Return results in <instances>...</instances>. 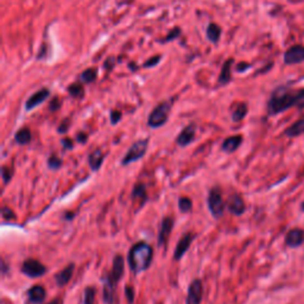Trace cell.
<instances>
[{
	"label": "cell",
	"mask_w": 304,
	"mask_h": 304,
	"mask_svg": "<svg viewBox=\"0 0 304 304\" xmlns=\"http://www.w3.org/2000/svg\"><path fill=\"white\" fill-rule=\"evenodd\" d=\"M152 258L153 250L151 246L144 242H139L134 243L128 252V266L134 275H138L150 267Z\"/></svg>",
	"instance_id": "6da1fadb"
},
{
	"label": "cell",
	"mask_w": 304,
	"mask_h": 304,
	"mask_svg": "<svg viewBox=\"0 0 304 304\" xmlns=\"http://www.w3.org/2000/svg\"><path fill=\"white\" fill-rule=\"evenodd\" d=\"M296 102V93L291 92L285 87H279L273 92L272 97L268 101V113L275 114L282 113L286 109L294 107Z\"/></svg>",
	"instance_id": "7a4b0ae2"
},
{
	"label": "cell",
	"mask_w": 304,
	"mask_h": 304,
	"mask_svg": "<svg viewBox=\"0 0 304 304\" xmlns=\"http://www.w3.org/2000/svg\"><path fill=\"white\" fill-rule=\"evenodd\" d=\"M226 204H224L223 199V191L219 187H214L210 189L209 194H208V208H209L210 213L215 219L221 218L223 214V210Z\"/></svg>",
	"instance_id": "3957f363"
},
{
	"label": "cell",
	"mask_w": 304,
	"mask_h": 304,
	"mask_svg": "<svg viewBox=\"0 0 304 304\" xmlns=\"http://www.w3.org/2000/svg\"><path fill=\"white\" fill-rule=\"evenodd\" d=\"M147 145H149V139H142V141L136 142L122 158V165H128L133 162L142 160L147 151Z\"/></svg>",
	"instance_id": "277c9868"
},
{
	"label": "cell",
	"mask_w": 304,
	"mask_h": 304,
	"mask_svg": "<svg viewBox=\"0 0 304 304\" xmlns=\"http://www.w3.org/2000/svg\"><path fill=\"white\" fill-rule=\"evenodd\" d=\"M170 109H171L170 102H163L161 103V105H158L149 116L147 124H149L150 127L157 128L165 124L166 120H168Z\"/></svg>",
	"instance_id": "5b68a950"
},
{
	"label": "cell",
	"mask_w": 304,
	"mask_h": 304,
	"mask_svg": "<svg viewBox=\"0 0 304 304\" xmlns=\"http://www.w3.org/2000/svg\"><path fill=\"white\" fill-rule=\"evenodd\" d=\"M21 272L30 278H38L45 275L46 267L36 259H26L21 265Z\"/></svg>",
	"instance_id": "8992f818"
},
{
	"label": "cell",
	"mask_w": 304,
	"mask_h": 304,
	"mask_svg": "<svg viewBox=\"0 0 304 304\" xmlns=\"http://www.w3.org/2000/svg\"><path fill=\"white\" fill-rule=\"evenodd\" d=\"M117 285L118 283L114 282L106 275L105 281H103V302L105 304H117L118 297H117Z\"/></svg>",
	"instance_id": "52a82bcc"
},
{
	"label": "cell",
	"mask_w": 304,
	"mask_h": 304,
	"mask_svg": "<svg viewBox=\"0 0 304 304\" xmlns=\"http://www.w3.org/2000/svg\"><path fill=\"white\" fill-rule=\"evenodd\" d=\"M203 296V286L200 279H194L189 285L187 295V304H201Z\"/></svg>",
	"instance_id": "ba28073f"
},
{
	"label": "cell",
	"mask_w": 304,
	"mask_h": 304,
	"mask_svg": "<svg viewBox=\"0 0 304 304\" xmlns=\"http://www.w3.org/2000/svg\"><path fill=\"white\" fill-rule=\"evenodd\" d=\"M172 228H174V219L170 218V216L164 218L161 223L160 232H158V245L160 246L166 245Z\"/></svg>",
	"instance_id": "9c48e42d"
},
{
	"label": "cell",
	"mask_w": 304,
	"mask_h": 304,
	"mask_svg": "<svg viewBox=\"0 0 304 304\" xmlns=\"http://www.w3.org/2000/svg\"><path fill=\"white\" fill-rule=\"evenodd\" d=\"M284 62L286 64H298V63L304 62V46L294 45L286 51L284 55Z\"/></svg>",
	"instance_id": "30bf717a"
},
{
	"label": "cell",
	"mask_w": 304,
	"mask_h": 304,
	"mask_svg": "<svg viewBox=\"0 0 304 304\" xmlns=\"http://www.w3.org/2000/svg\"><path fill=\"white\" fill-rule=\"evenodd\" d=\"M194 238H195V235H194L193 233H187V234H184L182 238H181L180 242L177 243L176 248H175L174 260H180L183 256H184L185 252L188 251L189 247H190Z\"/></svg>",
	"instance_id": "8fae6325"
},
{
	"label": "cell",
	"mask_w": 304,
	"mask_h": 304,
	"mask_svg": "<svg viewBox=\"0 0 304 304\" xmlns=\"http://www.w3.org/2000/svg\"><path fill=\"white\" fill-rule=\"evenodd\" d=\"M45 289L42 285H35L30 287L27 291L26 304H42L45 300Z\"/></svg>",
	"instance_id": "7c38bea8"
},
{
	"label": "cell",
	"mask_w": 304,
	"mask_h": 304,
	"mask_svg": "<svg viewBox=\"0 0 304 304\" xmlns=\"http://www.w3.org/2000/svg\"><path fill=\"white\" fill-rule=\"evenodd\" d=\"M227 207H228L229 212L234 215H242L246 209L243 197L238 195V194H234V195L229 197L228 201H227Z\"/></svg>",
	"instance_id": "4fadbf2b"
},
{
	"label": "cell",
	"mask_w": 304,
	"mask_h": 304,
	"mask_svg": "<svg viewBox=\"0 0 304 304\" xmlns=\"http://www.w3.org/2000/svg\"><path fill=\"white\" fill-rule=\"evenodd\" d=\"M304 243V231L301 228H294L287 232L285 237V243L289 247H298Z\"/></svg>",
	"instance_id": "5bb4252c"
},
{
	"label": "cell",
	"mask_w": 304,
	"mask_h": 304,
	"mask_svg": "<svg viewBox=\"0 0 304 304\" xmlns=\"http://www.w3.org/2000/svg\"><path fill=\"white\" fill-rule=\"evenodd\" d=\"M194 138H195V125L190 124L179 134V137H177L176 139V143L179 144L180 146L184 147L190 143H193Z\"/></svg>",
	"instance_id": "9a60e30c"
},
{
	"label": "cell",
	"mask_w": 304,
	"mask_h": 304,
	"mask_svg": "<svg viewBox=\"0 0 304 304\" xmlns=\"http://www.w3.org/2000/svg\"><path fill=\"white\" fill-rule=\"evenodd\" d=\"M122 275H124V258L122 256H116L113 260V266H112V271L108 273V277L113 279L114 282L119 283L122 279Z\"/></svg>",
	"instance_id": "2e32d148"
},
{
	"label": "cell",
	"mask_w": 304,
	"mask_h": 304,
	"mask_svg": "<svg viewBox=\"0 0 304 304\" xmlns=\"http://www.w3.org/2000/svg\"><path fill=\"white\" fill-rule=\"evenodd\" d=\"M74 268H75V265L74 264H69L67 265L61 272L57 273L55 276V281H56V284L59 286H64L69 283V281L73 277V273H74Z\"/></svg>",
	"instance_id": "e0dca14e"
},
{
	"label": "cell",
	"mask_w": 304,
	"mask_h": 304,
	"mask_svg": "<svg viewBox=\"0 0 304 304\" xmlns=\"http://www.w3.org/2000/svg\"><path fill=\"white\" fill-rule=\"evenodd\" d=\"M49 97V90L48 89H41L38 92L35 93L29 100L26 101V109L27 111H31L35 107H37L38 105H41L42 102H44L45 99Z\"/></svg>",
	"instance_id": "ac0fdd59"
},
{
	"label": "cell",
	"mask_w": 304,
	"mask_h": 304,
	"mask_svg": "<svg viewBox=\"0 0 304 304\" xmlns=\"http://www.w3.org/2000/svg\"><path fill=\"white\" fill-rule=\"evenodd\" d=\"M243 143V137L242 136H233L229 138L224 139L223 143V150L227 153H232L237 151L238 147L240 146Z\"/></svg>",
	"instance_id": "d6986e66"
},
{
	"label": "cell",
	"mask_w": 304,
	"mask_h": 304,
	"mask_svg": "<svg viewBox=\"0 0 304 304\" xmlns=\"http://www.w3.org/2000/svg\"><path fill=\"white\" fill-rule=\"evenodd\" d=\"M103 160H105V157H103V153L100 149L95 150V151H93L92 153H90L88 157V163H89L90 168H92V170H94V171L99 170L101 164H102Z\"/></svg>",
	"instance_id": "ffe728a7"
},
{
	"label": "cell",
	"mask_w": 304,
	"mask_h": 304,
	"mask_svg": "<svg viewBox=\"0 0 304 304\" xmlns=\"http://www.w3.org/2000/svg\"><path fill=\"white\" fill-rule=\"evenodd\" d=\"M303 133H304V117L301 118L300 120H297V122H294V124L285 130V134L287 137H290V138L298 137Z\"/></svg>",
	"instance_id": "44dd1931"
},
{
	"label": "cell",
	"mask_w": 304,
	"mask_h": 304,
	"mask_svg": "<svg viewBox=\"0 0 304 304\" xmlns=\"http://www.w3.org/2000/svg\"><path fill=\"white\" fill-rule=\"evenodd\" d=\"M132 197L134 200H138L141 204H144L145 201L147 200V193L146 188L144 184H137L132 190Z\"/></svg>",
	"instance_id": "7402d4cb"
},
{
	"label": "cell",
	"mask_w": 304,
	"mask_h": 304,
	"mask_svg": "<svg viewBox=\"0 0 304 304\" xmlns=\"http://www.w3.org/2000/svg\"><path fill=\"white\" fill-rule=\"evenodd\" d=\"M232 63L233 60H228L226 63L223 64V69H221L220 74V79H219V82L221 84H226L231 81V68H232Z\"/></svg>",
	"instance_id": "603a6c76"
},
{
	"label": "cell",
	"mask_w": 304,
	"mask_h": 304,
	"mask_svg": "<svg viewBox=\"0 0 304 304\" xmlns=\"http://www.w3.org/2000/svg\"><path fill=\"white\" fill-rule=\"evenodd\" d=\"M16 142L20 145H26L31 142V132H30L29 128H21L19 130L15 136Z\"/></svg>",
	"instance_id": "cb8c5ba5"
},
{
	"label": "cell",
	"mask_w": 304,
	"mask_h": 304,
	"mask_svg": "<svg viewBox=\"0 0 304 304\" xmlns=\"http://www.w3.org/2000/svg\"><path fill=\"white\" fill-rule=\"evenodd\" d=\"M246 114H247V106L245 103H238V106L233 111L232 118L234 122H242Z\"/></svg>",
	"instance_id": "d4e9b609"
},
{
	"label": "cell",
	"mask_w": 304,
	"mask_h": 304,
	"mask_svg": "<svg viewBox=\"0 0 304 304\" xmlns=\"http://www.w3.org/2000/svg\"><path fill=\"white\" fill-rule=\"evenodd\" d=\"M220 35H221V29L216 25V24H210V25L208 26L207 36L208 38H209V41H212L213 43L218 42L219 38H220Z\"/></svg>",
	"instance_id": "484cf974"
},
{
	"label": "cell",
	"mask_w": 304,
	"mask_h": 304,
	"mask_svg": "<svg viewBox=\"0 0 304 304\" xmlns=\"http://www.w3.org/2000/svg\"><path fill=\"white\" fill-rule=\"evenodd\" d=\"M95 289L93 286H88L84 289L83 292V304H94L95 303Z\"/></svg>",
	"instance_id": "4316f807"
},
{
	"label": "cell",
	"mask_w": 304,
	"mask_h": 304,
	"mask_svg": "<svg viewBox=\"0 0 304 304\" xmlns=\"http://www.w3.org/2000/svg\"><path fill=\"white\" fill-rule=\"evenodd\" d=\"M179 208L182 213L190 212L191 208H193V202L189 197H181L179 200Z\"/></svg>",
	"instance_id": "83f0119b"
},
{
	"label": "cell",
	"mask_w": 304,
	"mask_h": 304,
	"mask_svg": "<svg viewBox=\"0 0 304 304\" xmlns=\"http://www.w3.org/2000/svg\"><path fill=\"white\" fill-rule=\"evenodd\" d=\"M81 79L84 82H86V83H90V82H93L95 80V79H97V70L93 69V68H90V69H87L86 72L82 73Z\"/></svg>",
	"instance_id": "f1b7e54d"
},
{
	"label": "cell",
	"mask_w": 304,
	"mask_h": 304,
	"mask_svg": "<svg viewBox=\"0 0 304 304\" xmlns=\"http://www.w3.org/2000/svg\"><path fill=\"white\" fill-rule=\"evenodd\" d=\"M48 165H49V168L53 169V170H56V169L61 168L62 160L57 157V156L51 155V157L48 160Z\"/></svg>",
	"instance_id": "f546056e"
},
{
	"label": "cell",
	"mask_w": 304,
	"mask_h": 304,
	"mask_svg": "<svg viewBox=\"0 0 304 304\" xmlns=\"http://www.w3.org/2000/svg\"><path fill=\"white\" fill-rule=\"evenodd\" d=\"M69 93L70 95H73L74 98H80L82 97V94H83V88H82V86H80V84H72V86L69 87Z\"/></svg>",
	"instance_id": "4dcf8cb0"
},
{
	"label": "cell",
	"mask_w": 304,
	"mask_h": 304,
	"mask_svg": "<svg viewBox=\"0 0 304 304\" xmlns=\"http://www.w3.org/2000/svg\"><path fill=\"white\" fill-rule=\"evenodd\" d=\"M295 107L304 108V89L296 92V102Z\"/></svg>",
	"instance_id": "1f68e13d"
},
{
	"label": "cell",
	"mask_w": 304,
	"mask_h": 304,
	"mask_svg": "<svg viewBox=\"0 0 304 304\" xmlns=\"http://www.w3.org/2000/svg\"><path fill=\"white\" fill-rule=\"evenodd\" d=\"M1 175H2V180H4V183H7L11 180V177H12V170H11L9 166H2Z\"/></svg>",
	"instance_id": "d6a6232c"
},
{
	"label": "cell",
	"mask_w": 304,
	"mask_h": 304,
	"mask_svg": "<svg viewBox=\"0 0 304 304\" xmlns=\"http://www.w3.org/2000/svg\"><path fill=\"white\" fill-rule=\"evenodd\" d=\"M2 218L6 219V220H13L16 218V215L9 207H4L2 208Z\"/></svg>",
	"instance_id": "836d02e7"
},
{
	"label": "cell",
	"mask_w": 304,
	"mask_h": 304,
	"mask_svg": "<svg viewBox=\"0 0 304 304\" xmlns=\"http://www.w3.org/2000/svg\"><path fill=\"white\" fill-rule=\"evenodd\" d=\"M69 125H70V122L68 119L63 120L62 124L59 126V132L60 133H65L68 130H69Z\"/></svg>",
	"instance_id": "e575fe53"
},
{
	"label": "cell",
	"mask_w": 304,
	"mask_h": 304,
	"mask_svg": "<svg viewBox=\"0 0 304 304\" xmlns=\"http://www.w3.org/2000/svg\"><path fill=\"white\" fill-rule=\"evenodd\" d=\"M126 297H127L130 303H132L134 301V291L131 286H126Z\"/></svg>",
	"instance_id": "d590c367"
},
{
	"label": "cell",
	"mask_w": 304,
	"mask_h": 304,
	"mask_svg": "<svg viewBox=\"0 0 304 304\" xmlns=\"http://www.w3.org/2000/svg\"><path fill=\"white\" fill-rule=\"evenodd\" d=\"M120 118H122V113H120V112H118V111L112 112L111 113V122L113 125L117 124V122L120 120Z\"/></svg>",
	"instance_id": "8d00e7d4"
},
{
	"label": "cell",
	"mask_w": 304,
	"mask_h": 304,
	"mask_svg": "<svg viewBox=\"0 0 304 304\" xmlns=\"http://www.w3.org/2000/svg\"><path fill=\"white\" fill-rule=\"evenodd\" d=\"M160 60H161V57H160V56H155V57H152V59H150L149 61H147L146 63H145V67H146V68H149V67H153V65H156V64H157L158 62H160Z\"/></svg>",
	"instance_id": "74e56055"
},
{
	"label": "cell",
	"mask_w": 304,
	"mask_h": 304,
	"mask_svg": "<svg viewBox=\"0 0 304 304\" xmlns=\"http://www.w3.org/2000/svg\"><path fill=\"white\" fill-rule=\"evenodd\" d=\"M62 144L63 146H64V149H68V150H72L73 149V141L69 138H65L62 141Z\"/></svg>",
	"instance_id": "f35d334b"
},
{
	"label": "cell",
	"mask_w": 304,
	"mask_h": 304,
	"mask_svg": "<svg viewBox=\"0 0 304 304\" xmlns=\"http://www.w3.org/2000/svg\"><path fill=\"white\" fill-rule=\"evenodd\" d=\"M60 108V100L59 99H54L50 102V111H56Z\"/></svg>",
	"instance_id": "ab89813d"
},
{
	"label": "cell",
	"mask_w": 304,
	"mask_h": 304,
	"mask_svg": "<svg viewBox=\"0 0 304 304\" xmlns=\"http://www.w3.org/2000/svg\"><path fill=\"white\" fill-rule=\"evenodd\" d=\"M179 35H180V30H179V29H177V27H176V29H175V30H174V31H172V32H170V34H169V35H168V37H166V40H165V41L175 40V37H176V36H179Z\"/></svg>",
	"instance_id": "60d3db41"
},
{
	"label": "cell",
	"mask_w": 304,
	"mask_h": 304,
	"mask_svg": "<svg viewBox=\"0 0 304 304\" xmlns=\"http://www.w3.org/2000/svg\"><path fill=\"white\" fill-rule=\"evenodd\" d=\"M78 142H80V143H86L87 141V136L84 133H79L78 134Z\"/></svg>",
	"instance_id": "b9f144b4"
},
{
	"label": "cell",
	"mask_w": 304,
	"mask_h": 304,
	"mask_svg": "<svg viewBox=\"0 0 304 304\" xmlns=\"http://www.w3.org/2000/svg\"><path fill=\"white\" fill-rule=\"evenodd\" d=\"M248 68V64H246V63H242V64H239V67H238V70L239 72H243V70L247 69Z\"/></svg>",
	"instance_id": "7bdbcfd3"
},
{
	"label": "cell",
	"mask_w": 304,
	"mask_h": 304,
	"mask_svg": "<svg viewBox=\"0 0 304 304\" xmlns=\"http://www.w3.org/2000/svg\"><path fill=\"white\" fill-rule=\"evenodd\" d=\"M49 304H62V300L61 298H55V300L51 301Z\"/></svg>",
	"instance_id": "ee69618b"
},
{
	"label": "cell",
	"mask_w": 304,
	"mask_h": 304,
	"mask_svg": "<svg viewBox=\"0 0 304 304\" xmlns=\"http://www.w3.org/2000/svg\"><path fill=\"white\" fill-rule=\"evenodd\" d=\"M301 208H302V210H303V212H304V201H303V203H302V207H301Z\"/></svg>",
	"instance_id": "f6af8a7d"
}]
</instances>
